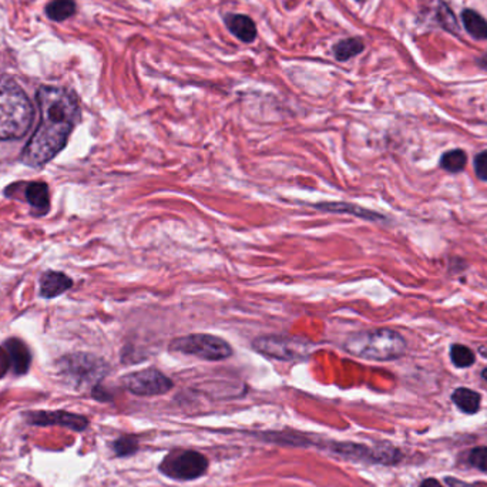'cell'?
Listing matches in <instances>:
<instances>
[{"mask_svg":"<svg viewBox=\"0 0 487 487\" xmlns=\"http://www.w3.org/2000/svg\"><path fill=\"white\" fill-rule=\"evenodd\" d=\"M38 105L40 123L20 155V160L29 167H42L53 160L68 144L80 118L75 94L60 87H40Z\"/></svg>","mask_w":487,"mask_h":487,"instance_id":"6da1fadb","label":"cell"},{"mask_svg":"<svg viewBox=\"0 0 487 487\" xmlns=\"http://www.w3.org/2000/svg\"><path fill=\"white\" fill-rule=\"evenodd\" d=\"M33 107L26 93L9 77H0V140L22 139L31 125Z\"/></svg>","mask_w":487,"mask_h":487,"instance_id":"7a4b0ae2","label":"cell"},{"mask_svg":"<svg viewBox=\"0 0 487 487\" xmlns=\"http://www.w3.org/2000/svg\"><path fill=\"white\" fill-rule=\"evenodd\" d=\"M406 339L389 328H375L349 335L343 342V349L361 360L368 361H395L406 352Z\"/></svg>","mask_w":487,"mask_h":487,"instance_id":"3957f363","label":"cell"},{"mask_svg":"<svg viewBox=\"0 0 487 487\" xmlns=\"http://www.w3.org/2000/svg\"><path fill=\"white\" fill-rule=\"evenodd\" d=\"M170 350L187 356L218 362L231 358L233 346L224 338L211 334H191L176 338L170 342Z\"/></svg>","mask_w":487,"mask_h":487,"instance_id":"277c9868","label":"cell"},{"mask_svg":"<svg viewBox=\"0 0 487 487\" xmlns=\"http://www.w3.org/2000/svg\"><path fill=\"white\" fill-rule=\"evenodd\" d=\"M252 348L270 360L300 362L308 360L314 352V343L305 338L270 335L252 341Z\"/></svg>","mask_w":487,"mask_h":487,"instance_id":"5b68a950","label":"cell"},{"mask_svg":"<svg viewBox=\"0 0 487 487\" xmlns=\"http://www.w3.org/2000/svg\"><path fill=\"white\" fill-rule=\"evenodd\" d=\"M59 369L64 378H68L75 385L86 386L102 380L109 366L103 360L94 355L73 353L63 356V360L59 362Z\"/></svg>","mask_w":487,"mask_h":487,"instance_id":"8992f818","label":"cell"},{"mask_svg":"<svg viewBox=\"0 0 487 487\" xmlns=\"http://www.w3.org/2000/svg\"><path fill=\"white\" fill-rule=\"evenodd\" d=\"M208 469V459L196 450H173L160 463V472L174 480H196Z\"/></svg>","mask_w":487,"mask_h":487,"instance_id":"52a82bcc","label":"cell"},{"mask_svg":"<svg viewBox=\"0 0 487 487\" xmlns=\"http://www.w3.org/2000/svg\"><path fill=\"white\" fill-rule=\"evenodd\" d=\"M121 385L125 391L136 396H160L170 392L174 386L167 375L154 368L124 375L121 378Z\"/></svg>","mask_w":487,"mask_h":487,"instance_id":"ba28073f","label":"cell"},{"mask_svg":"<svg viewBox=\"0 0 487 487\" xmlns=\"http://www.w3.org/2000/svg\"><path fill=\"white\" fill-rule=\"evenodd\" d=\"M5 194L10 199L27 203L35 215H45L50 208L49 187L42 181H22L12 184L6 188Z\"/></svg>","mask_w":487,"mask_h":487,"instance_id":"9c48e42d","label":"cell"},{"mask_svg":"<svg viewBox=\"0 0 487 487\" xmlns=\"http://www.w3.org/2000/svg\"><path fill=\"white\" fill-rule=\"evenodd\" d=\"M27 424L35 426H63L75 432H83L88 426L86 416L66 410H36L26 415Z\"/></svg>","mask_w":487,"mask_h":487,"instance_id":"30bf717a","label":"cell"},{"mask_svg":"<svg viewBox=\"0 0 487 487\" xmlns=\"http://www.w3.org/2000/svg\"><path fill=\"white\" fill-rule=\"evenodd\" d=\"M73 281L66 274L59 271H46L40 278V294L46 300L56 298L70 289Z\"/></svg>","mask_w":487,"mask_h":487,"instance_id":"8fae6325","label":"cell"},{"mask_svg":"<svg viewBox=\"0 0 487 487\" xmlns=\"http://www.w3.org/2000/svg\"><path fill=\"white\" fill-rule=\"evenodd\" d=\"M5 348L10 360V369L16 375H24L31 364V355L29 348L20 339L12 338L6 341Z\"/></svg>","mask_w":487,"mask_h":487,"instance_id":"7c38bea8","label":"cell"},{"mask_svg":"<svg viewBox=\"0 0 487 487\" xmlns=\"http://www.w3.org/2000/svg\"><path fill=\"white\" fill-rule=\"evenodd\" d=\"M314 208L323 211V212H332V214H348L358 217L362 219H369V221H376V219H383V215L373 212L371 210H366L361 206H356L352 203H319V204H312Z\"/></svg>","mask_w":487,"mask_h":487,"instance_id":"4fadbf2b","label":"cell"},{"mask_svg":"<svg viewBox=\"0 0 487 487\" xmlns=\"http://www.w3.org/2000/svg\"><path fill=\"white\" fill-rule=\"evenodd\" d=\"M225 24L231 33L244 43H251L256 38V26L254 20L245 15H229Z\"/></svg>","mask_w":487,"mask_h":487,"instance_id":"5bb4252c","label":"cell"},{"mask_svg":"<svg viewBox=\"0 0 487 487\" xmlns=\"http://www.w3.org/2000/svg\"><path fill=\"white\" fill-rule=\"evenodd\" d=\"M451 401L463 413L474 415L480 409L481 398H480V395L477 392L472 391V389L459 387V389H456V391L453 392Z\"/></svg>","mask_w":487,"mask_h":487,"instance_id":"9a60e30c","label":"cell"},{"mask_svg":"<svg viewBox=\"0 0 487 487\" xmlns=\"http://www.w3.org/2000/svg\"><path fill=\"white\" fill-rule=\"evenodd\" d=\"M462 20L466 31L470 36L479 40L487 39V22L483 16H480L477 12L472 9H466L462 13Z\"/></svg>","mask_w":487,"mask_h":487,"instance_id":"2e32d148","label":"cell"},{"mask_svg":"<svg viewBox=\"0 0 487 487\" xmlns=\"http://www.w3.org/2000/svg\"><path fill=\"white\" fill-rule=\"evenodd\" d=\"M432 9L435 10L436 19L445 30L450 31L451 35L459 33V24L456 22V17H454L446 3H443L442 0H432Z\"/></svg>","mask_w":487,"mask_h":487,"instance_id":"e0dca14e","label":"cell"},{"mask_svg":"<svg viewBox=\"0 0 487 487\" xmlns=\"http://www.w3.org/2000/svg\"><path fill=\"white\" fill-rule=\"evenodd\" d=\"M76 13L73 0H52L46 6V15L54 22H64Z\"/></svg>","mask_w":487,"mask_h":487,"instance_id":"ac0fdd59","label":"cell"},{"mask_svg":"<svg viewBox=\"0 0 487 487\" xmlns=\"http://www.w3.org/2000/svg\"><path fill=\"white\" fill-rule=\"evenodd\" d=\"M364 49H365V45L360 38H350V39H345V40H341L339 43H337L334 47V54H335L337 60L346 61L355 56H358L360 53H362Z\"/></svg>","mask_w":487,"mask_h":487,"instance_id":"d6986e66","label":"cell"},{"mask_svg":"<svg viewBox=\"0 0 487 487\" xmlns=\"http://www.w3.org/2000/svg\"><path fill=\"white\" fill-rule=\"evenodd\" d=\"M467 155L463 150H449L440 158V167L447 173H461L465 170Z\"/></svg>","mask_w":487,"mask_h":487,"instance_id":"ffe728a7","label":"cell"},{"mask_svg":"<svg viewBox=\"0 0 487 487\" xmlns=\"http://www.w3.org/2000/svg\"><path fill=\"white\" fill-rule=\"evenodd\" d=\"M450 360L456 368H469L474 364V353L470 348L456 343L450 348Z\"/></svg>","mask_w":487,"mask_h":487,"instance_id":"44dd1931","label":"cell"},{"mask_svg":"<svg viewBox=\"0 0 487 487\" xmlns=\"http://www.w3.org/2000/svg\"><path fill=\"white\" fill-rule=\"evenodd\" d=\"M113 450L117 456H130L139 450V442L132 436H121L113 443Z\"/></svg>","mask_w":487,"mask_h":487,"instance_id":"7402d4cb","label":"cell"},{"mask_svg":"<svg viewBox=\"0 0 487 487\" xmlns=\"http://www.w3.org/2000/svg\"><path fill=\"white\" fill-rule=\"evenodd\" d=\"M469 462L477 470L487 474V447H474L469 454Z\"/></svg>","mask_w":487,"mask_h":487,"instance_id":"603a6c76","label":"cell"},{"mask_svg":"<svg viewBox=\"0 0 487 487\" xmlns=\"http://www.w3.org/2000/svg\"><path fill=\"white\" fill-rule=\"evenodd\" d=\"M474 171L479 180L487 181V151H481L474 158Z\"/></svg>","mask_w":487,"mask_h":487,"instance_id":"cb8c5ba5","label":"cell"},{"mask_svg":"<svg viewBox=\"0 0 487 487\" xmlns=\"http://www.w3.org/2000/svg\"><path fill=\"white\" fill-rule=\"evenodd\" d=\"M10 369V360L6 348L0 346V379H2Z\"/></svg>","mask_w":487,"mask_h":487,"instance_id":"d4e9b609","label":"cell"},{"mask_svg":"<svg viewBox=\"0 0 487 487\" xmlns=\"http://www.w3.org/2000/svg\"><path fill=\"white\" fill-rule=\"evenodd\" d=\"M419 487H443V486L440 484V481H439V480H436V479L431 477V479H426V480L422 481Z\"/></svg>","mask_w":487,"mask_h":487,"instance_id":"484cf974","label":"cell"},{"mask_svg":"<svg viewBox=\"0 0 487 487\" xmlns=\"http://www.w3.org/2000/svg\"><path fill=\"white\" fill-rule=\"evenodd\" d=\"M480 64H481L483 68H486V69H487V54L483 57V60H480Z\"/></svg>","mask_w":487,"mask_h":487,"instance_id":"4316f807","label":"cell"},{"mask_svg":"<svg viewBox=\"0 0 487 487\" xmlns=\"http://www.w3.org/2000/svg\"><path fill=\"white\" fill-rule=\"evenodd\" d=\"M481 376H483V379L487 382V368H486V369L481 372Z\"/></svg>","mask_w":487,"mask_h":487,"instance_id":"83f0119b","label":"cell"},{"mask_svg":"<svg viewBox=\"0 0 487 487\" xmlns=\"http://www.w3.org/2000/svg\"><path fill=\"white\" fill-rule=\"evenodd\" d=\"M356 2H362V0H356Z\"/></svg>","mask_w":487,"mask_h":487,"instance_id":"f1b7e54d","label":"cell"}]
</instances>
